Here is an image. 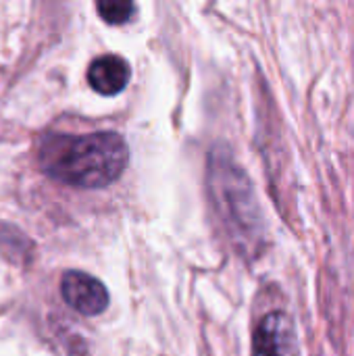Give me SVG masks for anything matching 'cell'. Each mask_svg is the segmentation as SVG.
Here are the masks:
<instances>
[{"mask_svg": "<svg viewBox=\"0 0 354 356\" xmlns=\"http://www.w3.org/2000/svg\"><path fill=\"white\" fill-rule=\"evenodd\" d=\"M63 300L86 317H96L108 307V290L100 280L83 271H67L61 282Z\"/></svg>", "mask_w": 354, "mask_h": 356, "instance_id": "obj_4", "label": "cell"}, {"mask_svg": "<svg viewBox=\"0 0 354 356\" xmlns=\"http://www.w3.org/2000/svg\"><path fill=\"white\" fill-rule=\"evenodd\" d=\"M209 188L217 213L242 252H257L263 244V213L246 171L227 148H215L209 159Z\"/></svg>", "mask_w": 354, "mask_h": 356, "instance_id": "obj_2", "label": "cell"}, {"mask_svg": "<svg viewBox=\"0 0 354 356\" xmlns=\"http://www.w3.org/2000/svg\"><path fill=\"white\" fill-rule=\"evenodd\" d=\"M129 77H131L129 63L117 54L98 56L90 63V69H88L90 86L98 94H104V96H115V94L123 92Z\"/></svg>", "mask_w": 354, "mask_h": 356, "instance_id": "obj_5", "label": "cell"}, {"mask_svg": "<svg viewBox=\"0 0 354 356\" xmlns=\"http://www.w3.org/2000/svg\"><path fill=\"white\" fill-rule=\"evenodd\" d=\"M129 161L123 136L94 131L83 136L48 134L38 144L40 169L73 188H104L117 181Z\"/></svg>", "mask_w": 354, "mask_h": 356, "instance_id": "obj_1", "label": "cell"}, {"mask_svg": "<svg viewBox=\"0 0 354 356\" xmlns=\"http://www.w3.org/2000/svg\"><path fill=\"white\" fill-rule=\"evenodd\" d=\"M134 4L127 0H102L96 4L98 15L102 17V21L111 23V25H119L131 19L134 15Z\"/></svg>", "mask_w": 354, "mask_h": 356, "instance_id": "obj_6", "label": "cell"}, {"mask_svg": "<svg viewBox=\"0 0 354 356\" xmlns=\"http://www.w3.org/2000/svg\"><path fill=\"white\" fill-rule=\"evenodd\" d=\"M252 356H298L294 321L284 311L267 313L252 336Z\"/></svg>", "mask_w": 354, "mask_h": 356, "instance_id": "obj_3", "label": "cell"}]
</instances>
